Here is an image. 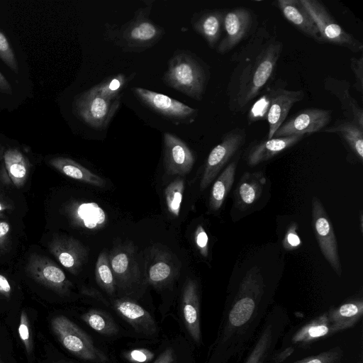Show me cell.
I'll return each mask as SVG.
<instances>
[{"label": "cell", "mask_w": 363, "mask_h": 363, "mask_svg": "<svg viewBox=\"0 0 363 363\" xmlns=\"http://www.w3.org/2000/svg\"><path fill=\"white\" fill-rule=\"evenodd\" d=\"M283 47L275 35L262 26L231 56L234 67L226 94L233 114L245 111L272 79Z\"/></svg>", "instance_id": "cell-1"}, {"label": "cell", "mask_w": 363, "mask_h": 363, "mask_svg": "<svg viewBox=\"0 0 363 363\" xmlns=\"http://www.w3.org/2000/svg\"><path fill=\"white\" fill-rule=\"evenodd\" d=\"M209 67L190 50H177L162 76L166 86L196 101H201L210 79Z\"/></svg>", "instance_id": "cell-2"}, {"label": "cell", "mask_w": 363, "mask_h": 363, "mask_svg": "<svg viewBox=\"0 0 363 363\" xmlns=\"http://www.w3.org/2000/svg\"><path fill=\"white\" fill-rule=\"evenodd\" d=\"M152 4L135 11L122 24H106L105 38L125 52H142L155 45L164 35V29L150 18Z\"/></svg>", "instance_id": "cell-3"}, {"label": "cell", "mask_w": 363, "mask_h": 363, "mask_svg": "<svg viewBox=\"0 0 363 363\" xmlns=\"http://www.w3.org/2000/svg\"><path fill=\"white\" fill-rule=\"evenodd\" d=\"M50 330L62 347L74 357L86 363H113L106 352L77 323L65 315L50 318Z\"/></svg>", "instance_id": "cell-4"}, {"label": "cell", "mask_w": 363, "mask_h": 363, "mask_svg": "<svg viewBox=\"0 0 363 363\" xmlns=\"http://www.w3.org/2000/svg\"><path fill=\"white\" fill-rule=\"evenodd\" d=\"M121 96L110 99L96 92L91 87L77 95L72 102L74 114L89 126L106 128L118 111Z\"/></svg>", "instance_id": "cell-5"}, {"label": "cell", "mask_w": 363, "mask_h": 363, "mask_svg": "<svg viewBox=\"0 0 363 363\" xmlns=\"http://www.w3.org/2000/svg\"><path fill=\"white\" fill-rule=\"evenodd\" d=\"M264 286L259 267H253L246 272L228 314L229 326L240 328L250 320L263 295Z\"/></svg>", "instance_id": "cell-6"}, {"label": "cell", "mask_w": 363, "mask_h": 363, "mask_svg": "<svg viewBox=\"0 0 363 363\" xmlns=\"http://www.w3.org/2000/svg\"><path fill=\"white\" fill-rule=\"evenodd\" d=\"M313 19L320 33L322 43H328L357 53L363 51L362 43L347 32L318 0H300Z\"/></svg>", "instance_id": "cell-7"}, {"label": "cell", "mask_w": 363, "mask_h": 363, "mask_svg": "<svg viewBox=\"0 0 363 363\" xmlns=\"http://www.w3.org/2000/svg\"><path fill=\"white\" fill-rule=\"evenodd\" d=\"M135 97L145 106L176 125L194 123L199 111L163 94L142 87L131 89Z\"/></svg>", "instance_id": "cell-8"}, {"label": "cell", "mask_w": 363, "mask_h": 363, "mask_svg": "<svg viewBox=\"0 0 363 363\" xmlns=\"http://www.w3.org/2000/svg\"><path fill=\"white\" fill-rule=\"evenodd\" d=\"M111 307L139 337L154 340L160 334L159 325L154 316L137 301L123 296L111 298Z\"/></svg>", "instance_id": "cell-9"}, {"label": "cell", "mask_w": 363, "mask_h": 363, "mask_svg": "<svg viewBox=\"0 0 363 363\" xmlns=\"http://www.w3.org/2000/svg\"><path fill=\"white\" fill-rule=\"evenodd\" d=\"M257 16L247 7L226 10L223 20L224 36L216 46V52L223 55L250 38L257 30Z\"/></svg>", "instance_id": "cell-10"}, {"label": "cell", "mask_w": 363, "mask_h": 363, "mask_svg": "<svg viewBox=\"0 0 363 363\" xmlns=\"http://www.w3.org/2000/svg\"><path fill=\"white\" fill-rule=\"evenodd\" d=\"M245 130L235 128L225 133L220 142L210 152L203 168L200 182L201 191L207 188L228 161L245 143Z\"/></svg>", "instance_id": "cell-11"}, {"label": "cell", "mask_w": 363, "mask_h": 363, "mask_svg": "<svg viewBox=\"0 0 363 363\" xmlns=\"http://www.w3.org/2000/svg\"><path fill=\"white\" fill-rule=\"evenodd\" d=\"M29 277L60 296H68L72 283L58 265L48 257L36 253L30 255L26 267Z\"/></svg>", "instance_id": "cell-12"}, {"label": "cell", "mask_w": 363, "mask_h": 363, "mask_svg": "<svg viewBox=\"0 0 363 363\" xmlns=\"http://www.w3.org/2000/svg\"><path fill=\"white\" fill-rule=\"evenodd\" d=\"M178 314L184 337L191 345L200 346L202 342L200 296L197 283L192 279H187L184 285Z\"/></svg>", "instance_id": "cell-13"}, {"label": "cell", "mask_w": 363, "mask_h": 363, "mask_svg": "<svg viewBox=\"0 0 363 363\" xmlns=\"http://www.w3.org/2000/svg\"><path fill=\"white\" fill-rule=\"evenodd\" d=\"M312 226L322 255L335 272L341 276L342 267L334 229L324 206L317 197H313L312 201Z\"/></svg>", "instance_id": "cell-14"}, {"label": "cell", "mask_w": 363, "mask_h": 363, "mask_svg": "<svg viewBox=\"0 0 363 363\" xmlns=\"http://www.w3.org/2000/svg\"><path fill=\"white\" fill-rule=\"evenodd\" d=\"M108 259L116 290L121 294L119 296L135 300V285L138 282V277L132 249L129 246L116 247L108 255Z\"/></svg>", "instance_id": "cell-15"}, {"label": "cell", "mask_w": 363, "mask_h": 363, "mask_svg": "<svg viewBox=\"0 0 363 363\" xmlns=\"http://www.w3.org/2000/svg\"><path fill=\"white\" fill-rule=\"evenodd\" d=\"M332 120V111L310 108L298 111L284 122L273 138L322 131Z\"/></svg>", "instance_id": "cell-16"}, {"label": "cell", "mask_w": 363, "mask_h": 363, "mask_svg": "<svg viewBox=\"0 0 363 363\" xmlns=\"http://www.w3.org/2000/svg\"><path fill=\"white\" fill-rule=\"evenodd\" d=\"M269 93V106L266 120L268 130L266 139L274 137L275 132L286 120L293 106L304 98L302 90H288L284 85L276 84L268 89Z\"/></svg>", "instance_id": "cell-17"}, {"label": "cell", "mask_w": 363, "mask_h": 363, "mask_svg": "<svg viewBox=\"0 0 363 363\" xmlns=\"http://www.w3.org/2000/svg\"><path fill=\"white\" fill-rule=\"evenodd\" d=\"M48 249L61 265L74 275L81 271L89 254L79 240L68 235H55L48 244Z\"/></svg>", "instance_id": "cell-18"}, {"label": "cell", "mask_w": 363, "mask_h": 363, "mask_svg": "<svg viewBox=\"0 0 363 363\" xmlns=\"http://www.w3.org/2000/svg\"><path fill=\"white\" fill-rule=\"evenodd\" d=\"M164 164L166 172L171 175L184 176L192 169L195 157L184 141L174 134L164 133Z\"/></svg>", "instance_id": "cell-19"}, {"label": "cell", "mask_w": 363, "mask_h": 363, "mask_svg": "<svg viewBox=\"0 0 363 363\" xmlns=\"http://www.w3.org/2000/svg\"><path fill=\"white\" fill-rule=\"evenodd\" d=\"M65 213L72 225L89 230L101 229L108 219L106 211L95 202L71 201Z\"/></svg>", "instance_id": "cell-20"}, {"label": "cell", "mask_w": 363, "mask_h": 363, "mask_svg": "<svg viewBox=\"0 0 363 363\" xmlns=\"http://www.w3.org/2000/svg\"><path fill=\"white\" fill-rule=\"evenodd\" d=\"M305 135L304 134H295L254 141L246 152V162L250 166L257 165L294 146Z\"/></svg>", "instance_id": "cell-21"}, {"label": "cell", "mask_w": 363, "mask_h": 363, "mask_svg": "<svg viewBox=\"0 0 363 363\" xmlns=\"http://www.w3.org/2000/svg\"><path fill=\"white\" fill-rule=\"evenodd\" d=\"M324 89L339 101L345 119L352 121L363 128V110L359 103L350 95V84L346 79L328 76L323 81Z\"/></svg>", "instance_id": "cell-22"}, {"label": "cell", "mask_w": 363, "mask_h": 363, "mask_svg": "<svg viewBox=\"0 0 363 363\" xmlns=\"http://www.w3.org/2000/svg\"><path fill=\"white\" fill-rule=\"evenodd\" d=\"M227 9H206L194 13L191 19L193 29L201 35L208 47L218 45L223 31V20Z\"/></svg>", "instance_id": "cell-23"}, {"label": "cell", "mask_w": 363, "mask_h": 363, "mask_svg": "<svg viewBox=\"0 0 363 363\" xmlns=\"http://www.w3.org/2000/svg\"><path fill=\"white\" fill-rule=\"evenodd\" d=\"M284 17L296 29L315 41L322 43L319 30L300 0H278Z\"/></svg>", "instance_id": "cell-24"}, {"label": "cell", "mask_w": 363, "mask_h": 363, "mask_svg": "<svg viewBox=\"0 0 363 363\" xmlns=\"http://www.w3.org/2000/svg\"><path fill=\"white\" fill-rule=\"evenodd\" d=\"M265 183L266 179L261 171L245 172L235 191L236 205L241 209L253 205L260 197Z\"/></svg>", "instance_id": "cell-25"}, {"label": "cell", "mask_w": 363, "mask_h": 363, "mask_svg": "<svg viewBox=\"0 0 363 363\" xmlns=\"http://www.w3.org/2000/svg\"><path fill=\"white\" fill-rule=\"evenodd\" d=\"M328 313L330 335L353 327L363 315L362 299L352 300L333 308Z\"/></svg>", "instance_id": "cell-26"}, {"label": "cell", "mask_w": 363, "mask_h": 363, "mask_svg": "<svg viewBox=\"0 0 363 363\" xmlns=\"http://www.w3.org/2000/svg\"><path fill=\"white\" fill-rule=\"evenodd\" d=\"M322 132L337 134L350 152L361 162L363 161V128L347 119H339Z\"/></svg>", "instance_id": "cell-27"}, {"label": "cell", "mask_w": 363, "mask_h": 363, "mask_svg": "<svg viewBox=\"0 0 363 363\" xmlns=\"http://www.w3.org/2000/svg\"><path fill=\"white\" fill-rule=\"evenodd\" d=\"M192 358L191 344L182 335L164 340L151 363H187Z\"/></svg>", "instance_id": "cell-28"}, {"label": "cell", "mask_w": 363, "mask_h": 363, "mask_svg": "<svg viewBox=\"0 0 363 363\" xmlns=\"http://www.w3.org/2000/svg\"><path fill=\"white\" fill-rule=\"evenodd\" d=\"M49 164L62 174L73 179L96 187L106 185V181L103 178L70 158L54 157L49 161Z\"/></svg>", "instance_id": "cell-29"}, {"label": "cell", "mask_w": 363, "mask_h": 363, "mask_svg": "<svg viewBox=\"0 0 363 363\" xmlns=\"http://www.w3.org/2000/svg\"><path fill=\"white\" fill-rule=\"evenodd\" d=\"M80 320L98 334L112 338L123 336V333L113 317L105 311L91 308L79 315Z\"/></svg>", "instance_id": "cell-30"}, {"label": "cell", "mask_w": 363, "mask_h": 363, "mask_svg": "<svg viewBox=\"0 0 363 363\" xmlns=\"http://www.w3.org/2000/svg\"><path fill=\"white\" fill-rule=\"evenodd\" d=\"M175 275L174 268L169 254L159 252L147 271L148 283L157 289H162L172 281Z\"/></svg>", "instance_id": "cell-31"}, {"label": "cell", "mask_w": 363, "mask_h": 363, "mask_svg": "<svg viewBox=\"0 0 363 363\" xmlns=\"http://www.w3.org/2000/svg\"><path fill=\"white\" fill-rule=\"evenodd\" d=\"M3 157L10 180L16 187H22L29 175L28 160L17 148L7 149L4 152Z\"/></svg>", "instance_id": "cell-32"}, {"label": "cell", "mask_w": 363, "mask_h": 363, "mask_svg": "<svg viewBox=\"0 0 363 363\" xmlns=\"http://www.w3.org/2000/svg\"><path fill=\"white\" fill-rule=\"evenodd\" d=\"M238 158L228 164L216 179L211 188L209 208L218 211L225 202L235 180Z\"/></svg>", "instance_id": "cell-33"}, {"label": "cell", "mask_w": 363, "mask_h": 363, "mask_svg": "<svg viewBox=\"0 0 363 363\" xmlns=\"http://www.w3.org/2000/svg\"><path fill=\"white\" fill-rule=\"evenodd\" d=\"M330 335L328 313H323L302 326L292 337L293 343L308 344Z\"/></svg>", "instance_id": "cell-34"}, {"label": "cell", "mask_w": 363, "mask_h": 363, "mask_svg": "<svg viewBox=\"0 0 363 363\" xmlns=\"http://www.w3.org/2000/svg\"><path fill=\"white\" fill-rule=\"evenodd\" d=\"M97 284L111 298L117 296L116 281L110 266L108 255L103 251L99 255L95 267Z\"/></svg>", "instance_id": "cell-35"}, {"label": "cell", "mask_w": 363, "mask_h": 363, "mask_svg": "<svg viewBox=\"0 0 363 363\" xmlns=\"http://www.w3.org/2000/svg\"><path fill=\"white\" fill-rule=\"evenodd\" d=\"M134 75L135 73H133L129 77H127L122 73L115 74L104 79L91 88L96 92L105 97L110 99L117 98L121 96L119 93Z\"/></svg>", "instance_id": "cell-36"}, {"label": "cell", "mask_w": 363, "mask_h": 363, "mask_svg": "<svg viewBox=\"0 0 363 363\" xmlns=\"http://www.w3.org/2000/svg\"><path fill=\"white\" fill-rule=\"evenodd\" d=\"M184 191V181L178 177L171 182L164 190V197L169 212L177 217L179 215Z\"/></svg>", "instance_id": "cell-37"}, {"label": "cell", "mask_w": 363, "mask_h": 363, "mask_svg": "<svg viewBox=\"0 0 363 363\" xmlns=\"http://www.w3.org/2000/svg\"><path fill=\"white\" fill-rule=\"evenodd\" d=\"M18 334L28 358L31 359L34 353V341L30 320L25 309H22L20 313Z\"/></svg>", "instance_id": "cell-38"}, {"label": "cell", "mask_w": 363, "mask_h": 363, "mask_svg": "<svg viewBox=\"0 0 363 363\" xmlns=\"http://www.w3.org/2000/svg\"><path fill=\"white\" fill-rule=\"evenodd\" d=\"M272 329L268 325L262 333L245 363H263L272 343Z\"/></svg>", "instance_id": "cell-39"}, {"label": "cell", "mask_w": 363, "mask_h": 363, "mask_svg": "<svg viewBox=\"0 0 363 363\" xmlns=\"http://www.w3.org/2000/svg\"><path fill=\"white\" fill-rule=\"evenodd\" d=\"M343 357V351L336 347L319 354L310 356L293 363H340Z\"/></svg>", "instance_id": "cell-40"}, {"label": "cell", "mask_w": 363, "mask_h": 363, "mask_svg": "<svg viewBox=\"0 0 363 363\" xmlns=\"http://www.w3.org/2000/svg\"><path fill=\"white\" fill-rule=\"evenodd\" d=\"M0 58L14 73L18 74L19 69L13 50L6 35L0 30Z\"/></svg>", "instance_id": "cell-41"}, {"label": "cell", "mask_w": 363, "mask_h": 363, "mask_svg": "<svg viewBox=\"0 0 363 363\" xmlns=\"http://www.w3.org/2000/svg\"><path fill=\"white\" fill-rule=\"evenodd\" d=\"M269 106V93L267 91L254 103L248 113V123H252L259 120H266Z\"/></svg>", "instance_id": "cell-42"}, {"label": "cell", "mask_w": 363, "mask_h": 363, "mask_svg": "<svg viewBox=\"0 0 363 363\" xmlns=\"http://www.w3.org/2000/svg\"><path fill=\"white\" fill-rule=\"evenodd\" d=\"M122 355L130 363H151L156 353L147 348L138 347L124 352Z\"/></svg>", "instance_id": "cell-43"}, {"label": "cell", "mask_w": 363, "mask_h": 363, "mask_svg": "<svg viewBox=\"0 0 363 363\" xmlns=\"http://www.w3.org/2000/svg\"><path fill=\"white\" fill-rule=\"evenodd\" d=\"M350 68L354 76V88L359 93L363 91V56L352 57L350 59Z\"/></svg>", "instance_id": "cell-44"}, {"label": "cell", "mask_w": 363, "mask_h": 363, "mask_svg": "<svg viewBox=\"0 0 363 363\" xmlns=\"http://www.w3.org/2000/svg\"><path fill=\"white\" fill-rule=\"evenodd\" d=\"M298 224L295 222L291 223L289 226L282 245L284 249L287 250H294L298 248L301 245V240L297 233Z\"/></svg>", "instance_id": "cell-45"}, {"label": "cell", "mask_w": 363, "mask_h": 363, "mask_svg": "<svg viewBox=\"0 0 363 363\" xmlns=\"http://www.w3.org/2000/svg\"><path fill=\"white\" fill-rule=\"evenodd\" d=\"M194 241L198 250L203 257L208 255V237L201 225L196 228L194 232Z\"/></svg>", "instance_id": "cell-46"}, {"label": "cell", "mask_w": 363, "mask_h": 363, "mask_svg": "<svg viewBox=\"0 0 363 363\" xmlns=\"http://www.w3.org/2000/svg\"><path fill=\"white\" fill-rule=\"evenodd\" d=\"M13 293V287L9 279L0 274V298L10 300Z\"/></svg>", "instance_id": "cell-47"}, {"label": "cell", "mask_w": 363, "mask_h": 363, "mask_svg": "<svg viewBox=\"0 0 363 363\" xmlns=\"http://www.w3.org/2000/svg\"><path fill=\"white\" fill-rule=\"evenodd\" d=\"M11 231L10 224L3 220H0V251L6 245Z\"/></svg>", "instance_id": "cell-48"}, {"label": "cell", "mask_w": 363, "mask_h": 363, "mask_svg": "<svg viewBox=\"0 0 363 363\" xmlns=\"http://www.w3.org/2000/svg\"><path fill=\"white\" fill-rule=\"evenodd\" d=\"M294 352V347H288L273 357V363H281Z\"/></svg>", "instance_id": "cell-49"}, {"label": "cell", "mask_w": 363, "mask_h": 363, "mask_svg": "<svg viewBox=\"0 0 363 363\" xmlns=\"http://www.w3.org/2000/svg\"><path fill=\"white\" fill-rule=\"evenodd\" d=\"M0 93L6 94H11L13 93V89L10 83L8 82L6 78L0 72Z\"/></svg>", "instance_id": "cell-50"}, {"label": "cell", "mask_w": 363, "mask_h": 363, "mask_svg": "<svg viewBox=\"0 0 363 363\" xmlns=\"http://www.w3.org/2000/svg\"><path fill=\"white\" fill-rule=\"evenodd\" d=\"M48 363H79L72 359H68L63 355H60L54 357L52 359H49ZM86 363V362H84ZM113 363H116L113 362Z\"/></svg>", "instance_id": "cell-51"}, {"label": "cell", "mask_w": 363, "mask_h": 363, "mask_svg": "<svg viewBox=\"0 0 363 363\" xmlns=\"http://www.w3.org/2000/svg\"><path fill=\"white\" fill-rule=\"evenodd\" d=\"M11 207L10 205L4 203L1 201H0V218L4 216V212L9 209H11Z\"/></svg>", "instance_id": "cell-52"}, {"label": "cell", "mask_w": 363, "mask_h": 363, "mask_svg": "<svg viewBox=\"0 0 363 363\" xmlns=\"http://www.w3.org/2000/svg\"><path fill=\"white\" fill-rule=\"evenodd\" d=\"M363 216H362V213H360V227H361V230L362 232V229H363Z\"/></svg>", "instance_id": "cell-53"}, {"label": "cell", "mask_w": 363, "mask_h": 363, "mask_svg": "<svg viewBox=\"0 0 363 363\" xmlns=\"http://www.w3.org/2000/svg\"><path fill=\"white\" fill-rule=\"evenodd\" d=\"M187 363H194L193 358H191Z\"/></svg>", "instance_id": "cell-54"}, {"label": "cell", "mask_w": 363, "mask_h": 363, "mask_svg": "<svg viewBox=\"0 0 363 363\" xmlns=\"http://www.w3.org/2000/svg\"><path fill=\"white\" fill-rule=\"evenodd\" d=\"M0 342H1V335H0Z\"/></svg>", "instance_id": "cell-55"}, {"label": "cell", "mask_w": 363, "mask_h": 363, "mask_svg": "<svg viewBox=\"0 0 363 363\" xmlns=\"http://www.w3.org/2000/svg\"><path fill=\"white\" fill-rule=\"evenodd\" d=\"M0 363H2V362L0 361Z\"/></svg>", "instance_id": "cell-56"}]
</instances>
